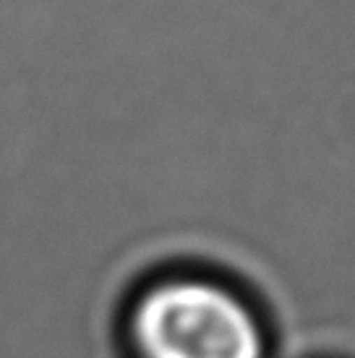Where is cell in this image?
<instances>
[{"mask_svg": "<svg viewBox=\"0 0 355 358\" xmlns=\"http://www.w3.org/2000/svg\"><path fill=\"white\" fill-rule=\"evenodd\" d=\"M123 358H269L256 308L201 272H162L123 299L115 322Z\"/></svg>", "mask_w": 355, "mask_h": 358, "instance_id": "6da1fadb", "label": "cell"}]
</instances>
